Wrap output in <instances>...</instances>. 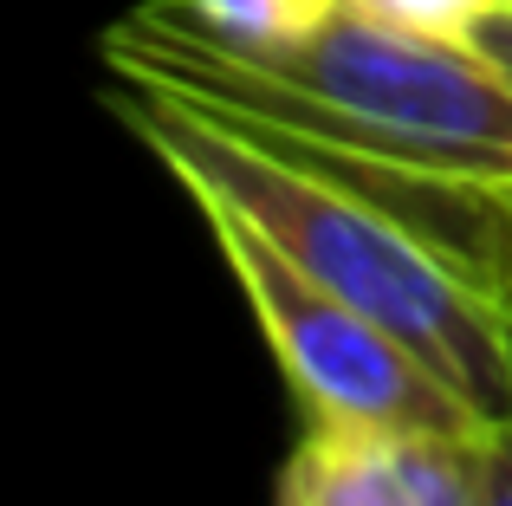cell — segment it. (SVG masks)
I'll return each mask as SVG.
<instances>
[{
    "label": "cell",
    "instance_id": "6da1fadb",
    "mask_svg": "<svg viewBox=\"0 0 512 506\" xmlns=\"http://www.w3.org/2000/svg\"><path fill=\"white\" fill-rule=\"evenodd\" d=\"M104 65L273 143L415 176L512 182V85L487 52L376 20L350 0L305 39L266 52L208 46L137 7L104 33Z\"/></svg>",
    "mask_w": 512,
    "mask_h": 506
},
{
    "label": "cell",
    "instance_id": "7a4b0ae2",
    "mask_svg": "<svg viewBox=\"0 0 512 506\" xmlns=\"http://www.w3.org/2000/svg\"><path fill=\"white\" fill-rule=\"evenodd\" d=\"M111 111L195 208H227L305 279L389 325L474 403L487 429L512 422V292L480 279L357 182L299 163L169 91L117 78Z\"/></svg>",
    "mask_w": 512,
    "mask_h": 506
},
{
    "label": "cell",
    "instance_id": "3957f363",
    "mask_svg": "<svg viewBox=\"0 0 512 506\" xmlns=\"http://www.w3.org/2000/svg\"><path fill=\"white\" fill-rule=\"evenodd\" d=\"M201 221H208L214 253L227 260L266 351L279 357V370H286L312 429L402 435V442H422V435H487L474 403L422 351H409L389 325H376L350 299L325 292L318 279H305L299 266L279 260L227 208H201Z\"/></svg>",
    "mask_w": 512,
    "mask_h": 506
},
{
    "label": "cell",
    "instance_id": "277c9868",
    "mask_svg": "<svg viewBox=\"0 0 512 506\" xmlns=\"http://www.w3.org/2000/svg\"><path fill=\"white\" fill-rule=\"evenodd\" d=\"M493 435V429H487ZM487 435H357L312 429L279 468V506H480Z\"/></svg>",
    "mask_w": 512,
    "mask_h": 506
},
{
    "label": "cell",
    "instance_id": "5b68a950",
    "mask_svg": "<svg viewBox=\"0 0 512 506\" xmlns=\"http://www.w3.org/2000/svg\"><path fill=\"white\" fill-rule=\"evenodd\" d=\"M150 13H163L169 26L208 39L227 52H266V46H292L312 26H325L344 0H143Z\"/></svg>",
    "mask_w": 512,
    "mask_h": 506
},
{
    "label": "cell",
    "instance_id": "8992f818",
    "mask_svg": "<svg viewBox=\"0 0 512 506\" xmlns=\"http://www.w3.org/2000/svg\"><path fill=\"white\" fill-rule=\"evenodd\" d=\"M350 7L376 13V20H396V26H415V33H435V39H474V26L500 0H350Z\"/></svg>",
    "mask_w": 512,
    "mask_h": 506
},
{
    "label": "cell",
    "instance_id": "52a82bcc",
    "mask_svg": "<svg viewBox=\"0 0 512 506\" xmlns=\"http://www.w3.org/2000/svg\"><path fill=\"white\" fill-rule=\"evenodd\" d=\"M474 46L487 52V59H493V72H500L506 85H512V0H500V7H493L487 20L474 26Z\"/></svg>",
    "mask_w": 512,
    "mask_h": 506
},
{
    "label": "cell",
    "instance_id": "ba28073f",
    "mask_svg": "<svg viewBox=\"0 0 512 506\" xmlns=\"http://www.w3.org/2000/svg\"><path fill=\"white\" fill-rule=\"evenodd\" d=\"M480 506H512V422L487 435V500Z\"/></svg>",
    "mask_w": 512,
    "mask_h": 506
},
{
    "label": "cell",
    "instance_id": "9c48e42d",
    "mask_svg": "<svg viewBox=\"0 0 512 506\" xmlns=\"http://www.w3.org/2000/svg\"><path fill=\"white\" fill-rule=\"evenodd\" d=\"M500 189H506V202H512V182H500Z\"/></svg>",
    "mask_w": 512,
    "mask_h": 506
}]
</instances>
